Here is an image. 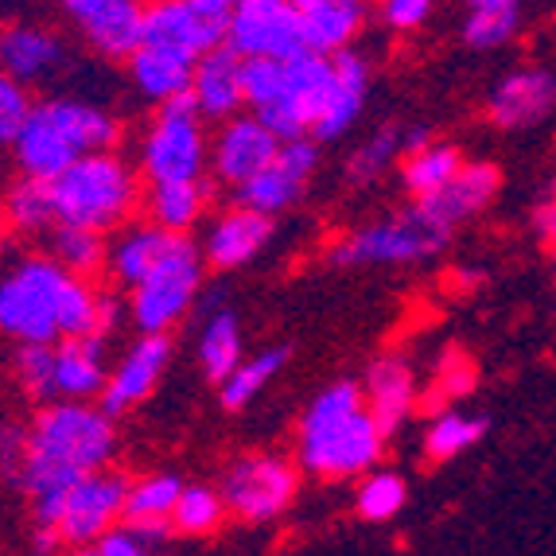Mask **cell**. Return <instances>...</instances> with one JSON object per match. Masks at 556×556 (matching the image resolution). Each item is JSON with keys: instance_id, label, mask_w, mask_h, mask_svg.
<instances>
[{"instance_id": "1", "label": "cell", "mask_w": 556, "mask_h": 556, "mask_svg": "<svg viewBox=\"0 0 556 556\" xmlns=\"http://www.w3.org/2000/svg\"><path fill=\"white\" fill-rule=\"evenodd\" d=\"M117 316V300L59 269L47 253L16 261L0 277V331L16 346H55L90 334L105 339Z\"/></svg>"}, {"instance_id": "2", "label": "cell", "mask_w": 556, "mask_h": 556, "mask_svg": "<svg viewBox=\"0 0 556 556\" xmlns=\"http://www.w3.org/2000/svg\"><path fill=\"white\" fill-rule=\"evenodd\" d=\"M117 452V425L102 405L86 401H51L28 425V464L20 491L39 494L71 491L75 482L110 471Z\"/></svg>"}, {"instance_id": "3", "label": "cell", "mask_w": 556, "mask_h": 556, "mask_svg": "<svg viewBox=\"0 0 556 556\" xmlns=\"http://www.w3.org/2000/svg\"><path fill=\"white\" fill-rule=\"evenodd\" d=\"M381 447L386 432L374 425L358 381H331L300 417L296 459L319 479H366L381 459Z\"/></svg>"}, {"instance_id": "4", "label": "cell", "mask_w": 556, "mask_h": 556, "mask_svg": "<svg viewBox=\"0 0 556 556\" xmlns=\"http://www.w3.org/2000/svg\"><path fill=\"white\" fill-rule=\"evenodd\" d=\"M51 199H55L59 226L110 233L129 226L144 191H140V172L129 160H121L117 152H102L66 167L51 184Z\"/></svg>"}, {"instance_id": "5", "label": "cell", "mask_w": 556, "mask_h": 556, "mask_svg": "<svg viewBox=\"0 0 556 556\" xmlns=\"http://www.w3.org/2000/svg\"><path fill=\"white\" fill-rule=\"evenodd\" d=\"M206 261L191 238L167 241L164 257L156 261V269L140 280L129 292V316L140 334H167L179 319L191 312V304L203 292Z\"/></svg>"}, {"instance_id": "6", "label": "cell", "mask_w": 556, "mask_h": 556, "mask_svg": "<svg viewBox=\"0 0 556 556\" xmlns=\"http://www.w3.org/2000/svg\"><path fill=\"white\" fill-rule=\"evenodd\" d=\"M206 160H211V144H206L195 102L179 98V102L160 105L140 137V179H149V187L199 184Z\"/></svg>"}, {"instance_id": "7", "label": "cell", "mask_w": 556, "mask_h": 556, "mask_svg": "<svg viewBox=\"0 0 556 556\" xmlns=\"http://www.w3.org/2000/svg\"><path fill=\"white\" fill-rule=\"evenodd\" d=\"M452 238L440 223H432L420 206L381 218V223L358 226V230L343 233L327 250V261L339 269H358V265H408V261H425L440 253Z\"/></svg>"}, {"instance_id": "8", "label": "cell", "mask_w": 556, "mask_h": 556, "mask_svg": "<svg viewBox=\"0 0 556 556\" xmlns=\"http://www.w3.org/2000/svg\"><path fill=\"white\" fill-rule=\"evenodd\" d=\"M300 491V471L292 459L285 455H273V452H253V455H241L226 467L223 475V494L226 502V514L241 521H273L292 506Z\"/></svg>"}, {"instance_id": "9", "label": "cell", "mask_w": 556, "mask_h": 556, "mask_svg": "<svg viewBox=\"0 0 556 556\" xmlns=\"http://www.w3.org/2000/svg\"><path fill=\"white\" fill-rule=\"evenodd\" d=\"M230 0H156L144 9V43L172 47L187 59H203L230 36Z\"/></svg>"}, {"instance_id": "10", "label": "cell", "mask_w": 556, "mask_h": 556, "mask_svg": "<svg viewBox=\"0 0 556 556\" xmlns=\"http://www.w3.org/2000/svg\"><path fill=\"white\" fill-rule=\"evenodd\" d=\"M226 47L241 63L245 59L292 63V59L307 55L296 0H233Z\"/></svg>"}, {"instance_id": "11", "label": "cell", "mask_w": 556, "mask_h": 556, "mask_svg": "<svg viewBox=\"0 0 556 556\" xmlns=\"http://www.w3.org/2000/svg\"><path fill=\"white\" fill-rule=\"evenodd\" d=\"M132 482L121 471H98L90 479L75 482L63 494V510H59V541L78 548H93L102 538H110L113 529L125 521V498H129Z\"/></svg>"}, {"instance_id": "12", "label": "cell", "mask_w": 556, "mask_h": 556, "mask_svg": "<svg viewBox=\"0 0 556 556\" xmlns=\"http://www.w3.org/2000/svg\"><path fill=\"white\" fill-rule=\"evenodd\" d=\"M327 90H331V59L324 55H300L285 63V86L280 98L269 110L253 113V117L280 140H307L316 132V121L327 105Z\"/></svg>"}, {"instance_id": "13", "label": "cell", "mask_w": 556, "mask_h": 556, "mask_svg": "<svg viewBox=\"0 0 556 556\" xmlns=\"http://www.w3.org/2000/svg\"><path fill=\"white\" fill-rule=\"evenodd\" d=\"M144 9L137 0H66L63 16L102 59L129 63L144 47Z\"/></svg>"}, {"instance_id": "14", "label": "cell", "mask_w": 556, "mask_h": 556, "mask_svg": "<svg viewBox=\"0 0 556 556\" xmlns=\"http://www.w3.org/2000/svg\"><path fill=\"white\" fill-rule=\"evenodd\" d=\"M319 167V144L312 137L307 140H288L280 144V156L273 160L257 179H250L245 187H238V206L245 211H257L265 218H277L280 211L296 203L304 195L307 179L316 176Z\"/></svg>"}, {"instance_id": "15", "label": "cell", "mask_w": 556, "mask_h": 556, "mask_svg": "<svg viewBox=\"0 0 556 556\" xmlns=\"http://www.w3.org/2000/svg\"><path fill=\"white\" fill-rule=\"evenodd\" d=\"M167 366H172V334H137V343L110 366L102 408L110 417H121L132 405L149 401Z\"/></svg>"}, {"instance_id": "16", "label": "cell", "mask_w": 556, "mask_h": 556, "mask_svg": "<svg viewBox=\"0 0 556 556\" xmlns=\"http://www.w3.org/2000/svg\"><path fill=\"white\" fill-rule=\"evenodd\" d=\"M277 156H280V140L253 113H241V117L226 121L211 149L214 176L223 179L226 187H233V191L245 187L250 179H257Z\"/></svg>"}, {"instance_id": "17", "label": "cell", "mask_w": 556, "mask_h": 556, "mask_svg": "<svg viewBox=\"0 0 556 556\" xmlns=\"http://www.w3.org/2000/svg\"><path fill=\"white\" fill-rule=\"evenodd\" d=\"M63 66L66 43L59 39V31L43 28V24H28V20H12L0 28V71L24 90L55 78Z\"/></svg>"}, {"instance_id": "18", "label": "cell", "mask_w": 556, "mask_h": 556, "mask_svg": "<svg viewBox=\"0 0 556 556\" xmlns=\"http://www.w3.org/2000/svg\"><path fill=\"white\" fill-rule=\"evenodd\" d=\"M12 156H16V167L24 179H39V184H55L66 167H75L78 149L66 140V132L59 129V121L51 117L47 102H39L31 110V117L24 121L20 137L12 140Z\"/></svg>"}, {"instance_id": "19", "label": "cell", "mask_w": 556, "mask_h": 556, "mask_svg": "<svg viewBox=\"0 0 556 556\" xmlns=\"http://www.w3.org/2000/svg\"><path fill=\"white\" fill-rule=\"evenodd\" d=\"M556 110V75L541 66H521L494 86L486 113L498 129H529Z\"/></svg>"}, {"instance_id": "20", "label": "cell", "mask_w": 556, "mask_h": 556, "mask_svg": "<svg viewBox=\"0 0 556 556\" xmlns=\"http://www.w3.org/2000/svg\"><path fill=\"white\" fill-rule=\"evenodd\" d=\"M362 397L370 408L374 425L390 437L393 428H401L408 420V413L420 405L417 378L401 354H381L366 366V381H362Z\"/></svg>"}, {"instance_id": "21", "label": "cell", "mask_w": 556, "mask_h": 556, "mask_svg": "<svg viewBox=\"0 0 556 556\" xmlns=\"http://www.w3.org/2000/svg\"><path fill=\"white\" fill-rule=\"evenodd\" d=\"M269 238H273V218L233 203L230 211L218 214L211 223V230H206L203 261L223 273L241 269V265H250V261L269 245Z\"/></svg>"}, {"instance_id": "22", "label": "cell", "mask_w": 556, "mask_h": 556, "mask_svg": "<svg viewBox=\"0 0 556 556\" xmlns=\"http://www.w3.org/2000/svg\"><path fill=\"white\" fill-rule=\"evenodd\" d=\"M366 93H370V63L358 51H343V55L331 59V90H327V105L316 121V132L312 140H339L354 121L362 117V105H366Z\"/></svg>"}, {"instance_id": "23", "label": "cell", "mask_w": 556, "mask_h": 556, "mask_svg": "<svg viewBox=\"0 0 556 556\" xmlns=\"http://www.w3.org/2000/svg\"><path fill=\"white\" fill-rule=\"evenodd\" d=\"M296 12L307 55L324 59L351 51L354 36L366 24V4H358V0H296Z\"/></svg>"}, {"instance_id": "24", "label": "cell", "mask_w": 556, "mask_h": 556, "mask_svg": "<svg viewBox=\"0 0 556 556\" xmlns=\"http://www.w3.org/2000/svg\"><path fill=\"white\" fill-rule=\"evenodd\" d=\"M191 102L203 121H233L245 110V90H241V59L230 47H218L195 63L191 78Z\"/></svg>"}, {"instance_id": "25", "label": "cell", "mask_w": 556, "mask_h": 556, "mask_svg": "<svg viewBox=\"0 0 556 556\" xmlns=\"http://www.w3.org/2000/svg\"><path fill=\"white\" fill-rule=\"evenodd\" d=\"M105 381H110V358H105V339H63L55 343V393L59 401H102Z\"/></svg>"}, {"instance_id": "26", "label": "cell", "mask_w": 556, "mask_h": 556, "mask_svg": "<svg viewBox=\"0 0 556 556\" xmlns=\"http://www.w3.org/2000/svg\"><path fill=\"white\" fill-rule=\"evenodd\" d=\"M498 187H502L498 167L486 164V160H471V164H464V172H459L440 195L425 199V203H417V206L432 218V223L444 226V230H455L464 218H475L482 206L491 203V199L498 195Z\"/></svg>"}, {"instance_id": "27", "label": "cell", "mask_w": 556, "mask_h": 556, "mask_svg": "<svg viewBox=\"0 0 556 556\" xmlns=\"http://www.w3.org/2000/svg\"><path fill=\"white\" fill-rule=\"evenodd\" d=\"M129 75L149 102L167 105L179 98H191V78H195V59L179 55L172 47H152L144 43L137 55L129 59Z\"/></svg>"}, {"instance_id": "28", "label": "cell", "mask_w": 556, "mask_h": 556, "mask_svg": "<svg viewBox=\"0 0 556 556\" xmlns=\"http://www.w3.org/2000/svg\"><path fill=\"white\" fill-rule=\"evenodd\" d=\"M167 241H172V233H164L152 223L125 226V230L110 241V277L132 292L140 280L156 269V261L164 257Z\"/></svg>"}, {"instance_id": "29", "label": "cell", "mask_w": 556, "mask_h": 556, "mask_svg": "<svg viewBox=\"0 0 556 556\" xmlns=\"http://www.w3.org/2000/svg\"><path fill=\"white\" fill-rule=\"evenodd\" d=\"M47 257L55 261L59 269L71 273V277L93 285L102 273H110V241H105V233L55 226L51 230V245H47Z\"/></svg>"}, {"instance_id": "30", "label": "cell", "mask_w": 556, "mask_h": 556, "mask_svg": "<svg viewBox=\"0 0 556 556\" xmlns=\"http://www.w3.org/2000/svg\"><path fill=\"white\" fill-rule=\"evenodd\" d=\"M206 184H164V187H149L144 195V206H149V223L160 226L164 233H176V238H187V230L203 218L206 211Z\"/></svg>"}, {"instance_id": "31", "label": "cell", "mask_w": 556, "mask_h": 556, "mask_svg": "<svg viewBox=\"0 0 556 556\" xmlns=\"http://www.w3.org/2000/svg\"><path fill=\"white\" fill-rule=\"evenodd\" d=\"M241 362H245V354H241V324L230 307H218V312L206 316L203 334H199V366H203L206 378L223 386Z\"/></svg>"}, {"instance_id": "32", "label": "cell", "mask_w": 556, "mask_h": 556, "mask_svg": "<svg viewBox=\"0 0 556 556\" xmlns=\"http://www.w3.org/2000/svg\"><path fill=\"white\" fill-rule=\"evenodd\" d=\"M0 214H4L9 230L16 233H51L59 226L51 184H39V179H24V176L4 191Z\"/></svg>"}, {"instance_id": "33", "label": "cell", "mask_w": 556, "mask_h": 556, "mask_svg": "<svg viewBox=\"0 0 556 556\" xmlns=\"http://www.w3.org/2000/svg\"><path fill=\"white\" fill-rule=\"evenodd\" d=\"M459 172H464V156H459L455 144H428L425 152L405 160L401 184L408 187V195L417 199V203H425V199L440 195Z\"/></svg>"}, {"instance_id": "34", "label": "cell", "mask_w": 556, "mask_h": 556, "mask_svg": "<svg viewBox=\"0 0 556 556\" xmlns=\"http://www.w3.org/2000/svg\"><path fill=\"white\" fill-rule=\"evenodd\" d=\"M521 24V4L514 0H475L464 20V43L475 51H491L514 39Z\"/></svg>"}, {"instance_id": "35", "label": "cell", "mask_w": 556, "mask_h": 556, "mask_svg": "<svg viewBox=\"0 0 556 556\" xmlns=\"http://www.w3.org/2000/svg\"><path fill=\"white\" fill-rule=\"evenodd\" d=\"M184 486L187 482L172 471H156L137 479L129 486V498H125V521H172Z\"/></svg>"}, {"instance_id": "36", "label": "cell", "mask_w": 556, "mask_h": 556, "mask_svg": "<svg viewBox=\"0 0 556 556\" xmlns=\"http://www.w3.org/2000/svg\"><path fill=\"white\" fill-rule=\"evenodd\" d=\"M285 362H288V346H269V351L250 354V358L241 362L238 370L218 386L223 405L226 408H245L273 378H277L280 370H285Z\"/></svg>"}, {"instance_id": "37", "label": "cell", "mask_w": 556, "mask_h": 556, "mask_svg": "<svg viewBox=\"0 0 556 556\" xmlns=\"http://www.w3.org/2000/svg\"><path fill=\"white\" fill-rule=\"evenodd\" d=\"M12 378L16 390L28 401H39V408L59 401L55 393V346H16L12 354Z\"/></svg>"}, {"instance_id": "38", "label": "cell", "mask_w": 556, "mask_h": 556, "mask_svg": "<svg viewBox=\"0 0 556 556\" xmlns=\"http://www.w3.org/2000/svg\"><path fill=\"white\" fill-rule=\"evenodd\" d=\"M486 437V417H467V413H440L425 432L428 459H452Z\"/></svg>"}, {"instance_id": "39", "label": "cell", "mask_w": 556, "mask_h": 556, "mask_svg": "<svg viewBox=\"0 0 556 556\" xmlns=\"http://www.w3.org/2000/svg\"><path fill=\"white\" fill-rule=\"evenodd\" d=\"M408 486L401 475L393 471H370L358 482V494H354V510L362 521H390L405 510Z\"/></svg>"}, {"instance_id": "40", "label": "cell", "mask_w": 556, "mask_h": 556, "mask_svg": "<svg viewBox=\"0 0 556 556\" xmlns=\"http://www.w3.org/2000/svg\"><path fill=\"white\" fill-rule=\"evenodd\" d=\"M226 518V502L223 494L206 486V482H187L184 494H179V506L172 514V529L176 533H211Z\"/></svg>"}, {"instance_id": "41", "label": "cell", "mask_w": 556, "mask_h": 556, "mask_svg": "<svg viewBox=\"0 0 556 556\" xmlns=\"http://www.w3.org/2000/svg\"><path fill=\"white\" fill-rule=\"evenodd\" d=\"M401 140H405V132H401L397 125H381V129L374 132L370 140H362L358 149H354V156L346 160V176H351L354 184H374V179L405 152Z\"/></svg>"}, {"instance_id": "42", "label": "cell", "mask_w": 556, "mask_h": 556, "mask_svg": "<svg viewBox=\"0 0 556 556\" xmlns=\"http://www.w3.org/2000/svg\"><path fill=\"white\" fill-rule=\"evenodd\" d=\"M475 362L464 351H447L437 366V381L428 386V393L420 397V405L432 408V413H444V405L452 397H467L475 390Z\"/></svg>"}, {"instance_id": "43", "label": "cell", "mask_w": 556, "mask_h": 556, "mask_svg": "<svg viewBox=\"0 0 556 556\" xmlns=\"http://www.w3.org/2000/svg\"><path fill=\"white\" fill-rule=\"evenodd\" d=\"M280 86H285V63H273V59H245L241 63V90H245V105L253 113L269 110L280 98Z\"/></svg>"}, {"instance_id": "44", "label": "cell", "mask_w": 556, "mask_h": 556, "mask_svg": "<svg viewBox=\"0 0 556 556\" xmlns=\"http://www.w3.org/2000/svg\"><path fill=\"white\" fill-rule=\"evenodd\" d=\"M31 110H36L31 93L0 71V144L12 149V140L20 137V129H24V121L31 117Z\"/></svg>"}, {"instance_id": "45", "label": "cell", "mask_w": 556, "mask_h": 556, "mask_svg": "<svg viewBox=\"0 0 556 556\" xmlns=\"http://www.w3.org/2000/svg\"><path fill=\"white\" fill-rule=\"evenodd\" d=\"M24 464H28V428L24 425H4L0 428V479L20 486L24 479Z\"/></svg>"}, {"instance_id": "46", "label": "cell", "mask_w": 556, "mask_h": 556, "mask_svg": "<svg viewBox=\"0 0 556 556\" xmlns=\"http://www.w3.org/2000/svg\"><path fill=\"white\" fill-rule=\"evenodd\" d=\"M378 12H381V24L390 31H413L432 16V4L428 0H386Z\"/></svg>"}, {"instance_id": "47", "label": "cell", "mask_w": 556, "mask_h": 556, "mask_svg": "<svg viewBox=\"0 0 556 556\" xmlns=\"http://www.w3.org/2000/svg\"><path fill=\"white\" fill-rule=\"evenodd\" d=\"M93 553H98V556H164L160 548H152V545H144V541L132 538L125 526L113 529L110 538L98 541V545H93Z\"/></svg>"}, {"instance_id": "48", "label": "cell", "mask_w": 556, "mask_h": 556, "mask_svg": "<svg viewBox=\"0 0 556 556\" xmlns=\"http://www.w3.org/2000/svg\"><path fill=\"white\" fill-rule=\"evenodd\" d=\"M533 230L541 233L545 241H553L556 245V195L553 199H545V203L533 211Z\"/></svg>"}, {"instance_id": "49", "label": "cell", "mask_w": 556, "mask_h": 556, "mask_svg": "<svg viewBox=\"0 0 556 556\" xmlns=\"http://www.w3.org/2000/svg\"><path fill=\"white\" fill-rule=\"evenodd\" d=\"M455 285H459V288L482 285V269H455Z\"/></svg>"}, {"instance_id": "50", "label": "cell", "mask_w": 556, "mask_h": 556, "mask_svg": "<svg viewBox=\"0 0 556 556\" xmlns=\"http://www.w3.org/2000/svg\"><path fill=\"white\" fill-rule=\"evenodd\" d=\"M4 241H9V223H4V214H0V250H4Z\"/></svg>"}, {"instance_id": "51", "label": "cell", "mask_w": 556, "mask_h": 556, "mask_svg": "<svg viewBox=\"0 0 556 556\" xmlns=\"http://www.w3.org/2000/svg\"><path fill=\"white\" fill-rule=\"evenodd\" d=\"M66 556H98L93 548H78V553H66Z\"/></svg>"}]
</instances>
